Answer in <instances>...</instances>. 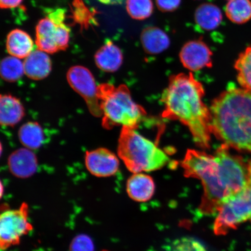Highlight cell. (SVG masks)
<instances>
[{
  "mask_svg": "<svg viewBox=\"0 0 251 251\" xmlns=\"http://www.w3.org/2000/svg\"><path fill=\"white\" fill-rule=\"evenodd\" d=\"M229 149L223 144L213 155L189 150L181 162L186 177L201 181V209L206 214L216 213L225 200L239 192L249 181V164Z\"/></svg>",
  "mask_w": 251,
  "mask_h": 251,
  "instance_id": "6da1fadb",
  "label": "cell"
},
{
  "mask_svg": "<svg viewBox=\"0 0 251 251\" xmlns=\"http://www.w3.org/2000/svg\"><path fill=\"white\" fill-rule=\"evenodd\" d=\"M203 87L192 74L174 75L162 94V117L180 121L187 126L201 149L210 148L211 112L203 101Z\"/></svg>",
  "mask_w": 251,
  "mask_h": 251,
  "instance_id": "7a4b0ae2",
  "label": "cell"
},
{
  "mask_svg": "<svg viewBox=\"0 0 251 251\" xmlns=\"http://www.w3.org/2000/svg\"><path fill=\"white\" fill-rule=\"evenodd\" d=\"M209 109L212 134L228 148L251 153V92L228 84Z\"/></svg>",
  "mask_w": 251,
  "mask_h": 251,
  "instance_id": "3957f363",
  "label": "cell"
},
{
  "mask_svg": "<svg viewBox=\"0 0 251 251\" xmlns=\"http://www.w3.org/2000/svg\"><path fill=\"white\" fill-rule=\"evenodd\" d=\"M99 97L102 113V126L106 129L122 126L136 128L146 116L145 110L134 101L129 90L124 84L99 85Z\"/></svg>",
  "mask_w": 251,
  "mask_h": 251,
  "instance_id": "277c9868",
  "label": "cell"
},
{
  "mask_svg": "<svg viewBox=\"0 0 251 251\" xmlns=\"http://www.w3.org/2000/svg\"><path fill=\"white\" fill-rule=\"evenodd\" d=\"M134 128L123 127L118 141V154L133 174L164 168L171 161L167 154Z\"/></svg>",
  "mask_w": 251,
  "mask_h": 251,
  "instance_id": "5b68a950",
  "label": "cell"
},
{
  "mask_svg": "<svg viewBox=\"0 0 251 251\" xmlns=\"http://www.w3.org/2000/svg\"><path fill=\"white\" fill-rule=\"evenodd\" d=\"M249 181L242 190L224 201L216 211L215 233L224 235L244 223L251 221V159Z\"/></svg>",
  "mask_w": 251,
  "mask_h": 251,
  "instance_id": "8992f818",
  "label": "cell"
},
{
  "mask_svg": "<svg viewBox=\"0 0 251 251\" xmlns=\"http://www.w3.org/2000/svg\"><path fill=\"white\" fill-rule=\"evenodd\" d=\"M29 206L24 202L20 208L5 210L0 217V247L6 250L20 244L21 238L33 230L29 221Z\"/></svg>",
  "mask_w": 251,
  "mask_h": 251,
  "instance_id": "52a82bcc",
  "label": "cell"
},
{
  "mask_svg": "<svg viewBox=\"0 0 251 251\" xmlns=\"http://www.w3.org/2000/svg\"><path fill=\"white\" fill-rule=\"evenodd\" d=\"M67 78L72 89L84 100L91 114L94 117H102L99 85L91 72L83 66H74L69 70Z\"/></svg>",
  "mask_w": 251,
  "mask_h": 251,
  "instance_id": "ba28073f",
  "label": "cell"
},
{
  "mask_svg": "<svg viewBox=\"0 0 251 251\" xmlns=\"http://www.w3.org/2000/svg\"><path fill=\"white\" fill-rule=\"evenodd\" d=\"M70 30L64 23L57 24L49 17L41 20L36 29V44L39 50L53 54L69 46Z\"/></svg>",
  "mask_w": 251,
  "mask_h": 251,
  "instance_id": "9c48e42d",
  "label": "cell"
},
{
  "mask_svg": "<svg viewBox=\"0 0 251 251\" xmlns=\"http://www.w3.org/2000/svg\"><path fill=\"white\" fill-rule=\"evenodd\" d=\"M212 52L201 39L190 41L185 44L180 52L184 67L191 71H198L212 66Z\"/></svg>",
  "mask_w": 251,
  "mask_h": 251,
  "instance_id": "30bf717a",
  "label": "cell"
},
{
  "mask_svg": "<svg viewBox=\"0 0 251 251\" xmlns=\"http://www.w3.org/2000/svg\"><path fill=\"white\" fill-rule=\"evenodd\" d=\"M85 165L91 174L96 177H106L117 174L119 161L111 151L100 148L86 152Z\"/></svg>",
  "mask_w": 251,
  "mask_h": 251,
  "instance_id": "8fae6325",
  "label": "cell"
},
{
  "mask_svg": "<svg viewBox=\"0 0 251 251\" xmlns=\"http://www.w3.org/2000/svg\"><path fill=\"white\" fill-rule=\"evenodd\" d=\"M8 165L9 171L15 176L28 178L35 174L38 162L35 154L30 149H18L9 156Z\"/></svg>",
  "mask_w": 251,
  "mask_h": 251,
  "instance_id": "7c38bea8",
  "label": "cell"
},
{
  "mask_svg": "<svg viewBox=\"0 0 251 251\" xmlns=\"http://www.w3.org/2000/svg\"><path fill=\"white\" fill-rule=\"evenodd\" d=\"M24 64L25 74L34 80L44 79L51 71V59L47 52L39 49L31 52L25 59Z\"/></svg>",
  "mask_w": 251,
  "mask_h": 251,
  "instance_id": "4fadbf2b",
  "label": "cell"
},
{
  "mask_svg": "<svg viewBox=\"0 0 251 251\" xmlns=\"http://www.w3.org/2000/svg\"><path fill=\"white\" fill-rule=\"evenodd\" d=\"M155 185L150 176L137 173L128 178L126 191L131 199L137 202H146L150 200L154 194Z\"/></svg>",
  "mask_w": 251,
  "mask_h": 251,
  "instance_id": "5bb4252c",
  "label": "cell"
},
{
  "mask_svg": "<svg viewBox=\"0 0 251 251\" xmlns=\"http://www.w3.org/2000/svg\"><path fill=\"white\" fill-rule=\"evenodd\" d=\"M96 64L100 70L106 72H114L119 70L123 62V54L120 49L108 41L96 52Z\"/></svg>",
  "mask_w": 251,
  "mask_h": 251,
  "instance_id": "9a60e30c",
  "label": "cell"
},
{
  "mask_svg": "<svg viewBox=\"0 0 251 251\" xmlns=\"http://www.w3.org/2000/svg\"><path fill=\"white\" fill-rule=\"evenodd\" d=\"M25 109L20 100L8 94L0 99V122L2 126L11 127L23 119Z\"/></svg>",
  "mask_w": 251,
  "mask_h": 251,
  "instance_id": "2e32d148",
  "label": "cell"
},
{
  "mask_svg": "<svg viewBox=\"0 0 251 251\" xmlns=\"http://www.w3.org/2000/svg\"><path fill=\"white\" fill-rule=\"evenodd\" d=\"M141 42L144 50L149 54H158L165 51L170 46L168 34L160 28H146L141 34Z\"/></svg>",
  "mask_w": 251,
  "mask_h": 251,
  "instance_id": "e0dca14e",
  "label": "cell"
},
{
  "mask_svg": "<svg viewBox=\"0 0 251 251\" xmlns=\"http://www.w3.org/2000/svg\"><path fill=\"white\" fill-rule=\"evenodd\" d=\"M6 47L10 55L25 59L33 51L34 43L26 31L16 29L8 33Z\"/></svg>",
  "mask_w": 251,
  "mask_h": 251,
  "instance_id": "ac0fdd59",
  "label": "cell"
},
{
  "mask_svg": "<svg viewBox=\"0 0 251 251\" xmlns=\"http://www.w3.org/2000/svg\"><path fill=\"white\" fill-rule=\"evenodd\" d=\"M223 15L221 9L215 4L206 3L201 5L195 13L196 23L206 30L216 29L222 23Z\"/></svg>",
  "mask_w": 251,
  "mask_h": 251,
  "instance_id": "d6986e66",
  "label": "cell"
},
{
  "mask_svg": "<svg viewBox=\"0 0 251 251\" xmlns=\"http://www.w3.org/2000/svg\"><path fill=\"white\" fill-rule=\"evenodd\" d=\"M18 137L20 142L31 150L39 149L45 140L42 126L35 122H27L21 126Z\"/></svg>",
  "mask_w": 251,
  "mask_h": 251,
  "instance_id": "ffe728a7",
  "label": "cell"
},
{
  "mask_svg": "<svg viewBox=\"0 0 251 251\" xmlns=\"http://www.w3.org/2000/svg\"><path fill=\"white\" fill-rule=\"evenodd\" d=\"M225 12L232 23L246 24L251 20V1L250 0H229Z\"/></svg>",
  "mask_w": 251,
  "mask_h": 251,
  "instance_id": "44dd1931",
  "label": "cell"
},
{
  "mask_svg": "<svg viewBox=\"0 0 251 251\" xmlns=\"http://www.w3.org/2000/svg\"><path fill=\"white\" fill-rule=\"evenodd\" d=\"M237 81L241 88L251 92V46L238 55L234 64Z\"/></svg>",
  "mask_w": 251,
  "mask_h": 251,
  "instance_id": "7402d4cb",
  "label": "cell"
},
{
  "mask_svg": "<svg viewBox=\"0 0 251 251\" xmlns=\"http://www.w3.org/2000/svg\"><path fill=\"white\" fill-rule=\"evenodd\" d=\"M1 76L8 82H14L25 74L24 62L14 56H8L2 59L0 67Z\"/></svg>",
  "mask_w": 251,
  "mask_h": 251,
  "instance_id": "603a6c76",
  "label": "cell"
},
{
  "mask_svg": "<svg viewBox=\"0 0 251 251\" xmlns=\"http://www.w3.org/2000/svg\"><path fill=\"white\" fill-rule=\"evenodd\" d=\"M153 9L152 0H126L127 13L134 20H146L151 15Z\"/></svg>",
  "mask_w": 251,
  "mask_h": 251,
  "instance_id": "cb8c5ba5",
  "label": "cell"
},
{
  "mask_svg": "<svg viewBox=\"0 0 251 251\" xmlns=\"http://www.w3.org/2000/svg\"><path fill=\"white\" fill-rule=\"evenodd\" d=\"M172 251H206L201 244L192 238H181L176 241Z\"/></svg>",
  "mask_w": 251,
  "mask_h": 251,
  "instance_id": "d4e9b609",
  "label": "cell"
},
{
  "mask_svg": "<svg viewBox=\"0 0 251 251\" xmlns=\"http://www.w3.org/2000/svg\"><path fill=\"white\" fill-rule=\"evenodd\" d=\"M70 251H94L93 241L86 235H78L72 241Z\"/></svg>",
  "mask_w": 251,
  "mask_h": 251,
  "instance_id": "484cf974",
  "label": "cell"
},
{
  "mask_svg": "<svg viewBox=\"0 0 251 251\" xmlns=\"http://www.w3.org/2000/svg\"><path fill=\"white\" fill-rule=\"evenodd\" d=\"M181 0H156L157 7L163 12H172L177 9Z\"/></svg>",
  "mask_w": 251,
  "mask_h": 251,
  "instance_id": "4316f807",
  "label": "cell"
},
{
  "mask_svg": "<svg viewBox=\"0 0 251 251\" xmlns=\"http://www.w3.org/2000/svg\"><path fill=\"white\" fill-rule=\"evenodd\" d=\"M23 0H0V6L2 9L14 8L18 7Z\"/></svg>",
  "mask_w": 251,
  "mask_h": 251,
  "instance_id": "83f0119b",
  "label": "cell"
},
{
  "mask_svg": "<svg viewBox=\"0 0 251 251\" xmlns=\"http://www.w3.org/2000/svg\"><path fill=\"white\" fill-rule=\"evenodd\" d=\"M99 1L106 4H116L121 3L122 0H99Z\"/></svg>",
  "mask_w": 251,
  "mask_h": 251,
  "instance_id": "f1b7e54d",
  "label": "cell"
},
{
  "mask_svg": "<svg viewBox=\"0 0 251 251\" xmlns=\"http://www.w3.org/2000/svg\"></svg>",
  "mask_w": 251,
  "mask_h": 251,
  "instance_id": "f546056e",
  "label": "cell"
}]
</instances>
